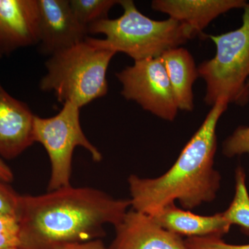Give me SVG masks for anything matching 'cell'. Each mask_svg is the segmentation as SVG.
I'll return each instance as SVG.
<instances>
[{
  "instance_id": "6da1fadb",
  "label": "cell",
  "mask_w": 249,
  "mask_h": 249,
  "mask_svg": "<svg viewBox=\"0 0 249 249\" xmlns=\"http://www.w3.org/2000/svg\"><path fill=\"white\" fill-rule=\"evenodd\" d=\"M131 207L91 187H63L41 196H19L16 217L18 249H45L65 243L97 240L104 226L115 227Z\"/></svg>"
},
{
  "instance_id": "7a4b0ae2",
  "label": "cell",
  "mask_w": 249,
  "mask_h": 249,
  "mask_svg": "<svg viewBox=\"0 0 249 249\" xmlns=\"http://www.w3.org/2000/svg\"><path fill=\"white\" fill-rule=\"evenodd\" d=\"M228 105L225 100H219L212 106L200 127L166 173L156 178L129 177L132 209L152 215L176 201L190 211L215 199L222 178L214 168L216 128Z\"/></svg>"
},
{
  "instance_id": "3957f363",
  "label": "cell",
  "mask_w": 249,
  "mask_h": 249,
  "mask_svg": "<svg viewBox=\"0 0 249 249\" xmlns=\"http://www.w3.org/2000/svg\"><path fill=\"white\" fill-rule=\"evenodd\" d=\"M116 52L101 39L87 37L79 43L51 55L40 89L53 91L59 102L81 108L107 94L106 75Z\"/></svg>"
},
{
  "instance_id": "277c9868",
  "label": "cell",
  "mask_w": 249,
  "mask_h": 249,
  "mask_svg": "<svg viewBox=\"0 0 249 249\" xmlns=\"http://www.w3.org/2000/svg\"><path fill=\"white\" fill-rule=\"evenodd\" d=\"M119 4L124 11L121 17L94 23L88 34H104L106 38L101 41L106 48L127 54L134 61L159 58L197 36L191 27L172 18L158 21L146 17L132 0H121Z\"/></svg>"
},
{
  "instance_id": "5b68a950",
  "label": "cell",
  "mask_w": 249,
  "mask_h": 249,
  "mask_svg": "<svg viewBox=\"0 0 249 249\" xmlns=\"http://www.w3.org/2000/svg\"><path fill=\"white\" fill-rule=\"evenodd\" d=\"M207 36L215 44L216 54L197 67L206 82L205 102L213 106L225 100L229 104L245 105L249 97V4L244 8L239 29Z\"/></svg>"
},
{
  "instance_id": "8992f818",
  "label": "cell",
  "mask_w": 249,
  "mask_h": 249,
  "mask_svg": "<svg viewBox=\"0 0 249 249\" xmlns=\"http://www.w3.org/2000/svg\"><path fill=\"white\" fill-rule=\"evenodd\" d=\"M80 109L73 103L67 102L53 117L34 118V141L45 147L52 167L48 191L71 186L72 160L77 146L88 150L94 161L102 160L101 152L83 132Z\"/></svg>"
},
{
  "instance_id": "52a82bcc",
  "label": "cell",
  "mask_w": 249,
  "mask_h": 249,
  "mask_svg": "<svg viewBox=\"0 0 249 249\" xmlns=\"http://www.w3.org/2000/svg\"><path fill=\"white\" fill-rule=\"evenodd\" d=\"M116 76L123 85L124 98L163 120H175L178 105L160 57L134 61Z\"/></svg>"
},
{
  "instance_id": "ba28073f",
  "label": "cell",
  "mask_w": 249,
  "mask_h": 249,
  "mask_svg": "<svg viewBox=\"0 0 249 249\" xmlns=\"http://www.w3.org/2000/svg\"><path fill=\"white\" fill-rule=\"evenodd\" d=\"M40 51L52 55L79 43L88 31L77 20L68 0H38Z\"/></svg>"
},
{
  "instance_id": "9c48e42d",
  "label": "cell",
  "mask_w": 249,
  "mask_h": 249,
  "mask_svg": "<svg viewBox=\"0 0 249 249\" xmlns=\"http://www.w3.org/2000/svg\"><path fill=\"white\" fill-rule=\"evenodd\" d=\"M39 41L38 0H0V56Z\"/></svg>"
},
{
  "instance_id": "30bf717a",
  "label": "cell",
  "mask_w": 249,
  "mask_h": 249,
  "mask_svg": "<svg viewBox=\"0 0 249 249\" xmlns=\"http://www.w3.org/2000/svg\"><path fill=\"white\" fill-rule=\"evenodd\" d=\"M114 227L115 238L108 249H188L181 237L135 210H129Z\"/></svg>"
},
{
  "instance_id": "8fae6325",
  "label": "cell",
  "mask_w": 249,
  "mask_h": 249,
  "mask_svg": "<svg viewBox=\"0 0 249 249\" xmlns=\"http://www.w3.org/2000/svg\"><path fill=\"white\" fill-rule=\"evenodd\" d=\"M35 115L0 84V156L14 160L35 142Z\"/></svg>"
},
{
  "instance_id": "7c38bea8",
  "label": "cell",
  "mask_w": 249,
  "mask_h": 249,
  "mask_svg": "<svg viewBox=\"0 0 249 249\" xmlns=\"http://www.w3.org/2000/svg\"><path fill=\"white\" fill-rule=\"evenodd\" d=\"M245 0H154L152 9L168 14L170 18L191 27L196 35L220 15L235 9H244Z\"/></svg>"
},
{
  "instance_id": "4fadbf2b",
  "label": "cell",
  "mask_w": 249,
  "mask_h": 249,
  "mask_svg": "<svg viewBox=\"0 0 249 249\" xmlns=\"http://www.w3.org/2000/svg\"><path fill=\"white\" fill-rule=\"evenodd\" d=\"M156 222L165 230L180 237H222L230 231L231 224L222 213L211 216L199 215L188 210L180 209L170 204L151 215Z\"/></svg>"
},
{
  "instance_id": "5bb4252c",
  "label": "cell",
  "mask_w": 249,
  "mask_h": 249,
  "mask_svg": "<svg viewBox=\"0 0 249 249\" xmlns=\"http://www.w3.org/2000/svg\"><path fill=\"white\" fill-rule=\"evenodd\" d=\"M160 58L169 78L178 109L193 111V86L199 73L191 53L183 47H176L162 54Z\"/></svg>"
},
{
  "instance_id": "9a60e30c",
  "label": "cell",
  "mask_w": 249,
  "mask_h": 249,
  "mask_svg": "<svg viewBox=\"0 0 249 249\" xmlns=\"http://www.w3.org/2000/svg\"><path fill=\"white\" fill-rule=\"evenodd\" d=\"M247 175L242 166L235 173V195L230 206L222 213L231 226L240 227L241 231L249 235V194L247 187Z\"/></svg>"
},
{
  "instance_id": "2e32d148",
  "label": "cell",
  "mask_w": 249,
  "mask_h": 249,
  "mask_svg": "<svg viewBox=\"0 0 249 249\" xmlns=\"http://www.w3.org/2000/svg\"><path fill=\"white\" fill-rule=\"evenodd\" d=\"M119 3L117 0H70L72 12L88 31L94 23L107 19L109 10Z\"/></svg>"
},
{
  "instance_id": "e0dca14e",
  "label": "cell",
  "mask_w": 249,
  "mask_h": 249,
  "mask_svg": "<svg viewBox=\"0 0 249 249\" xmlns=\"http://www.w3.org/2000/svg\"><path fill=\"white\" fill-rule=\"evenodd\" d=\"M19 226L14 214H0V249H19Z\"/></svg>"
},
{
  "instance_id": "ac0fdd59",
  "label": "cell",
  "mask_w": 249,
  "mask_h": 249,
  "mask_svg": "<svg viewBox=\"0 0 249 249\" xmlns=\"http://www.w3.org/2000/svg\"><path fill=\"white\" fill-rule=\"evenodd\" d=\"M223 153L229 158L244 154L249 155V126H240L224 141Z\"/></svg>"
},
{
  "instance_id": "d6986e66",
  "label": "cell",
  "mask_w": 249,
  "mask_h": 249,
  "mask_svg": "<svg viewBox=\"0 0 249 249\" xmlns=\"http://www.w3.org/2000/svg\"><path fill=\"white\" fill-rule=\"evenodd\" d=\"M184 242L188 249H249V245H231L215 236L189 237Z\"/></svg>"
},
{
  "instance_id": "ffe728a7",
  "label": "cell",
  "mask_w": 249,
  "mask_h": 249,
  "mask_svg": "<svg viewBox=\"0 0 249 249\" xmlns=\"http://www.w3.org/2000/svg\"><path fill=\"white\" fill-rule=\"evenodd\" d=\"M19 196L6 182L0 179V214L16 215Z\"/></svg>"
},
{
  "instance_id": "44dd1931",
  "label": "cell",
  "mask_w": 249,
  "mask_h": 249,
  "mask_svg": "<svg viewBox=\"0 0 249 249\" xmlns=\"http://www.w3.org/2000/svg\"><path fill=\"white\" fill-rule=\"evenodd\" d=\"M45 249H108L106 248L103 241L97 239L85 242L60 244L52 246Z\"/></svg>"
},
{
  "instance_id": "7402d4cb",
  "label": "cell",
  "mask_w": 249,
  "mask_h": 249,
  "mask_svg": "<svg viewBox=\"0 0 249 249\" xmlns=\"http://www.w3.org/2000/svg\"><path fill=\"white\" fill-rule=\"evenodd\" d=\"M14 173L11 168L2 160H0V179L6 183L14 180Z\"/></svg>"
},
{
  "instance_id": "603a6c76",
  "label": "cell",
  "mask_w": 249,
  "mask_h": 249,
  "mask_svg": "<svg viewBox=\"0 0 249 249\" xmlns=\"http://www.w3.org/2000/svg\"></svg>"
}]
</instances>
